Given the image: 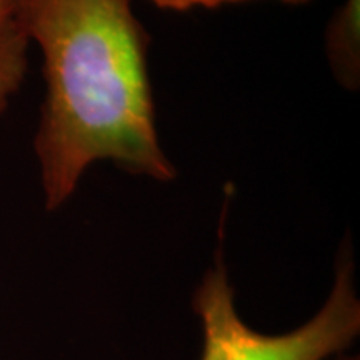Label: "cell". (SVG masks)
<instances>
[{
	"label": "cell",
	"instance_id": "obj_1",
	"mask_svg": "<svg viewBox=\"0 0 360 360\" xmlns=\"http://www.w3.org/2000/svg\"><path fill=\"white\" fill-rule=\"evenodd\" d=\"M42 52L45 98L35 154L45 209L74 195L94 162L167 182L147 70L148 34L132 0H19Z\"/></svg>",
	"mask_w": 360,
	"mask_h": 360
},
{
	"label": "cell",
	"instance_id": "obj_2",
	"mask_svg": "<svg viewBox=\"0 0 360 360\" xmlns=\"http://www.w3.org/2000/svg\"><path fill=\"white\" fill-rule=\"evenodd\" d=\"M192 307L204 337L200 360H327L344 354L360 332V300L349 238L339 252L334 287L327 300L294 330L264 334L247 326L237 310L222 250L195 289Z\"/></svg>",
	"mask_w": 360,
	"mask_h": 360
},
{
	"label": "cell",
	"instance_id": "obj_3",
	"mask_svg": "<svg viewBox=\"0 0 360 360\" xmlns=\"http://www.w3.org/2000/svg\"><path fill=\"white\" fill-rule=\"evenodd\" d=\"M29 45L19 0H0V115L24 82Z\"/></svg>",
	"mask_w": 360,
	"mask_h": 360
},
{
	"label": "cell",
	"instance_id": "obj_4",
	"mask_svg": "<svg viewBox=\"0 0 360 360\" xmlns=\"http://www.w3.org/2000/svg\"><path fill=\"white\" fill-rule=\"evenodd\" d=\"M359 27V0H347L337 12L328 29V52L339 77L347 85H352L357 72V58L354 57V47H357Z\"/></svg>",
	"mask_w": 360,
	"mask_h": 360
},
{
	"label": "cell",
	"instance_id": "obj_5",
	"mask_svg": "<svg viewBox=\"0 0 360 360\" xmlns=\"http://www.w3.org/2000/svg\"><path fill=\"white\" fill-rule=\"evenodd\" d=\"M154 6L162 11H175V12H186L191 8H217L225 4H240L249 2V0H148Z\"/></svg>",
	"mask_w": 360,
	"mask_h": 360
},
{
	"label": "cell",
	"instance_id": "obj_6",
	"mask_svg": "<svg viewBox=\"0 0 360 360\" xmlns=\"http://www.w3.org/2000/svg\"><path fill=\"white\" fill-rule=\"evenodd\" d=\"M327 360H360L359 355H347V354H339L334 355V357L327 359Z\"/></svg>",
	"mask_w": 360,
	"mask_h": 360
},
{
	"label": "cell",
	"instance_id": "obj_7",
	"mask_svg": "<svg viewBox=\"0 0 360 360\" xmlns=\"http://www.w3.org/2000/svg\"><path fill=\"white\" fill-rule=\"evenodd\" d=\"M282 4H289V6H302V4H307L310 0H278Z\"/></svg>",
	"mask_w": 360,
	"mask_h": 360
}]
</instances>
